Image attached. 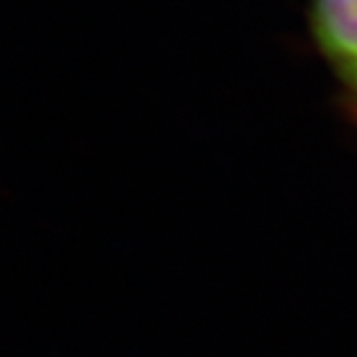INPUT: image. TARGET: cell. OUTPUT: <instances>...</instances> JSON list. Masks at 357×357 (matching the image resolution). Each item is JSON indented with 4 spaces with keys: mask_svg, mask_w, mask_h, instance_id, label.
<instances>
[{
    "mask_svg": "<svg viewBox=\"0 0 357 357\" xmlns=\"http://www.w3.org/2000/svg\"><path fill=\"white\" fill-rule=\"evenodd\" d=\"M314 37L340 73L349 91L357 93V0H314Z\"/></svg>",
    "mask_w": 357,
    "mask_h": 357,
    "instance_id": "obj_1",
    "label": "cell"
},
{
    "mask_svg": "<svg viewBox=\"0 0 357 357\" xmlns=\"http://www.w3.org/2000/svg\"><path fill=\"white\" fill-rule=\"evenodd\" d=\"M353 97H355V101H357V93H355V95H353Z\"/></svg>",
    "mask_w": 357,
    "mask_h": 357,
    "instance_id": "obj_2",
    "label": "cell"
}]
</instances>
